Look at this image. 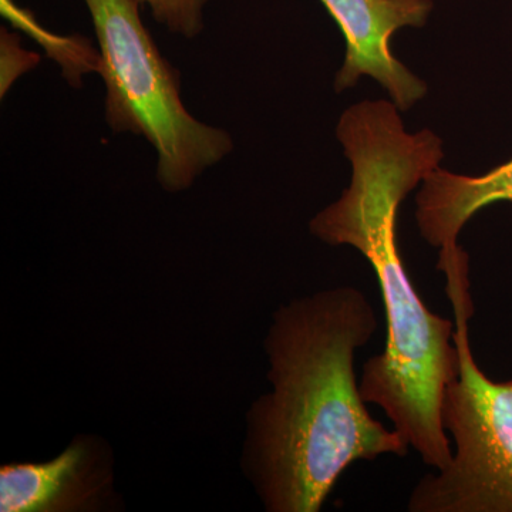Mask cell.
I'll return each mask as SVG.
<instances>
[{"label": "cell", "mask_w": 512, "mask_h": 512, "mask_svg": "<svg viewBox=\"0 0 512 512\" xmlns=\"http://www.w3.org/2000/svg\"><path fill=\"white\" fill-rule=\"evenodd\" d=\"M336 134L352 163V181L315 215L311 232L332 247L357 249L379 281L386 348L363 366L360 394L386 413L426 466L441 471L453 457L441 404L460 369L456 322L421 301L400 255L397 215L407 195L440 167L443 140L430 130L407 133L399 109L386 100L349 107Z\"/></svg>", "instance_id": "6da1fadb"}, {"label": "cell", "mask_w": 512, "mask_h": 512, "mask_svg": "<svg viewBox=\"0 0 512 512\" xmlns=\"http://www.w3.org/2000/svg\"><path fill=\"white\" fill-rule=\"evenodd\" d=\"M379 320L365 293L323 289L274 313L265 352L271 393L247 414L242 466L268 512H318L356 461L404 457L409 444L373 419L355 356Z\"/></svg>", "instance_id": "7a4b0ae2"}, {"label": "cell", "mask_w": 512, "mask_h": 512, "mask_svg": "<svg viewBox=\"0 0 512 512\" xmlns=\"http://www.w3.org/2000/svg\"><path fill=\"white\" fill-rule=\"evenodd\" d=\"M99 42L97 73L106 86V121L114 133L146 138L157 153V180L168 192L188 190L234 150L222 128L185 109L180 74L144 26L138 0H83Z\"/></svg>", "instance_id": "3957f363"}, {"label": "cell", "mask_w": 512, "mask_h": 512, "mask_svg": "<svg viewBox=\"0 0 512 512\" xmlns=\"http://www.w3.org/2000/svg\"><path fill=\"white\" fill-rule=\"evenodd\" d=\"M437 268L446 275L460 355L457 379L441 404V421L456 451L444 470L414 485L407 510L512 512V379L494 382L471 352L468 320L474 306L468 292V255L444 259Z\"/></svg>", "instance_id": "277c9868"}, {"label": "cell", "mask_w": 512, "mask_h": 512, "mask_svg": "<svg viewBox=\"0 0 512 512\" xmlns=\"http://www.w3.org/2000/svg\"><path fill=\"white\" fill-rule=\"evenodd\" d=\"M338 23L346 40V56L336 74L340 93L369 76L384 87L400 111L412 109L427 93V84L393 55L394 33L403 28H423L431 0H320Z\"/></svg>", "instance_id": "5b68a950"}, {"label": "cell", "mask_w": 512, "mask_h": 512, "mask_svg": "<svg viewBox=\"0 0 512 512\" xmlns=\"http://www.w3.org/2000/svg\"><path fill=\"white\" fill-rule=\"evenodd\" d=\"M110 464L97 440H74L45 463L6 464L0 468V511H90L106 498Z\"/></svg>", "instance_id": "8992f818"}, {"label": "cell", "mask_w": 512, "mask_h": 512, "mask_svg": "<svg viewBox=\"0 0 512 512\" xmlns=\"http://www.w3.org/2000/svg\"><path fill=\"white\" fill-rule=\"evenodd\" d=\"M512 202V160L480 177L436 168L424 177L416 197L421 237L440 252L456 251L468 221L495 202Z\"/></svg>", "instance_id": "52a82bcc"}, {"label": "cell", "mask_w": 512, "mask_h": 512, "mask_svg": "<svg viewBox=\"0 0 512 512\" xmlns=\"http://www.w3.org/2000/svg\"><path fill=\"white\" fill-rule=\"evenodd\" d=\"M148 6L153 18L174 35L185 39L200 36L204 29V9L208 0H138Z\"/></svg>", "instance_id": "ba28073f"}, {"label": "cell", "mask_w": 512, "mask_h": 512, "mask_svg": "<svg viewBox=\"0 0 512 512\" xmlns=\"http://www.w3.org/2000/svg\"><path fill=\"white\" fill-rule=\"evenodd\" d=\"M0 57H2V73H0V94L5 97L10 87L15 84L22 74L35 69L40 63V56L28 52L20 46V39L15 33L5 28L0 32Z\"/></svg>", "instance_id": "9c48e42d"}]
</instances>
